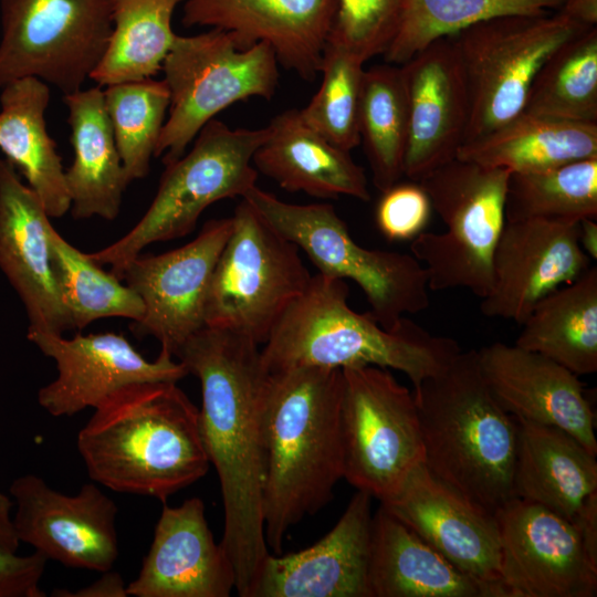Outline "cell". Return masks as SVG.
Listing matches in <instances>:
<instances>
[{"label": "cell", "instance_id": "obj_1", "mask_svg": "<svg viewBox=\"0 0 597 597\" xmlns=\"http://www.w3.org/2000/svg\"><path fill=\"white\" fill-rule=\"evenodd\" d=\"M201 387L199 428L218 474L224 511L221 545L235 572V590L249 597L270 549L263 523L264 410L271 373L260 345L205 326L176 353Z\"/></svg>", "mask_w": 597, "mask_h": 597}, {"label": "cell", "instance_id": "obj_2", "mask_svg": "<svg viewBox=\"0 0 597 597\" xmlns=\"http://www.w3.org/2000/svg\"><path fill=\"white\" fill-rule=\"evenodd\" d=\"M343 370L271 373L264 410V536L281 554L287 532L333 498L344 479Z\"/></svg>", "mask_w": 597, "mask_h": 597}, {"label": "cell", "instance_id": "obj_3", "mask_svg": "<svg viewBox=\"0 0 597 597\" xmlns=\"http://www.w3.org/2000/svg\"><path fill=\"white\" fill-rule=\"evenodd\" d=\"M76 446L93 481L163 503L203 478L210 467L199 409L176 381L139 383L115 391L94 408Z\"/></svg>", "mask_w": 597, "mask_h": 597}, {"label": "cell", "instance_id": "obj_4", "mask_svg": "<svg viewBox=\"0 0 597 597\" xmlns=\"http://www.w3.org/2000/svg\"><path fill=\"white\" fill-rule=\"evenodd\" d=\"M347 298L345 280L312 275L263 344L266 369L370 365L401 371L416 389L462 350L453 338L433 335L408 317L385 328L368 312L354 311Z\"/></svg>", "mask_w": 597, "mask_h": 597}, {"label": "cell", "instance_id": "obj_5", "mask_svg": "<svg viewBox=\"0 0 597 597\" xmlns=\"http://www.w3.org/2000/svg\"><path fill=\"white\" fill-rule=\"evenodd\" d=\"M413 395L425 465L491 513L513 499L517 426L485 384L478 352L461 350Z\"/></svg>", "mask_w": 597, "mask_h": 597}, {"label": "cell", "instance_id": "obj_6", "mask_svg": "<svg viewBox=\"0 0 597 597\" xmlns=\"http://www.w3.org/2000/svg\"><path fill=\"white\" fill-rule=\"evenodd\" d=\"M268 134V126L232 129L211 119L188 154L165 165L156 196L133 229L87 255L100 265H109L122 280L127 263L147 245L191 233L201 213L214 202L242 199L256 186L252 159Z\"/></svg>", "mask_w": 597, "mask_h": 597}, {"label": "cell", "instance_id": "obj_7", "mask_svg": "<svg viewBox=\"0 0 597 597\" xmlns=\"http://www.w3.org/2000/svg\"><path fill=\"white\" fill-rule=\"evenodd\" d=\"M245 199L276 231L303 251L318 273L350 280L364 292L369 314L385 328L429 306L428 276L411 254L357 243L331 203L296 205L253 187Z\"/></svg>", "mask_w": 597, "mask_h": 597}, {"label": "cell", "instance_id": "obj_8", "mask_svg": "<svg viewBox=\"0 0 597 597\" xmlns=\"http://www.w3.org/2000/svg\"><path fill=\"white\" fill-rule=\"evenodd\" d=\"M511 172L455 157L419 181L446 226L439 233L422 231L410 244L429 290L460 287L480 298L489 293Z\"/></svg>", "mask_w": 597, "mask_h": 597}, {"label": "cell", "instance_id": "obj_9", "mask_svg": "<svg viewBox=\"0 0 597 597\" xmlns=\"http://www.w3.org/2000/svg\"><path fill=\"white\" fill-rule=\"evenodd\" d=\"M170 104L154 157L165 165L181 157L201 128L230 105L250 97L271 100L279 86V62L264 41L240 49L231 32L176 36L165 57Z\"/></svg>", "mask_w": 597, "mask_h": 597}, {"label": "cell", "instance_id": "obj_10", "mask_svg": "<svg viewBox=\"0 0 597 597\" xmlns=\"http://www.w3.org/2000/svg\"><path fill=\"white\" fill-rule=\"evenodd\" d=\"M232 232L214 268L206 326L263 345L311 274L300 249L245 199L234 209Z\"/></svg>", "mask_w": 597, "mask_h": 597}, {"label": "cell", "instance_id": "obj_11", "mask_svg": "<svg viewBox=\"0 0 597 597\" xmlns=\"http://www.w3.org/2000/svg\"><path fill=\"white\" fill-rule=\"evenodd\" d=\"M586 29L557 12L498 17L451 35L470 98L463 144L522 113L532 82L547 57Z\"/></svg>", "mask_w": 597, "mask_h": 597}, {"label": "cell", "instance_id": "obj_12", "mask_svg": "<svg viewBox=\"0 0 597 597\" xmlns=\"http://www.w3.org/2000/svg\"><path fill=\"white\" fill-rule=\"evenodd\" d=\"M342 370L344 479L384 502L425 460L415 395L388 368Z\"/></svg>", "mask_w": 597, "mask_h": 597}, {"label": "cell", "instance_id": "obj_13", "mask_svg": "<svg viewBox=\"0 0 597 597\" xmlns=\"http://www.w3.org/2000/svg\"><path fill=\"white\" fill-rule=\"evenodd\" d=\"M0 87L36 77L82 90L113 30V0H0Z\"/></svg>", "mask_w": 597, "mask_h": 597}, {"label": "cell", "instance_id": "obj_14", "mask_svg": "<svg viewBox=\"0 0 597 597\" xmlns=\"http://www.w3.org/2000/svg\"><path fill=\"white\" fill-rule=\"evenodd\" d=\"M494 516L502 597H595L597 564L576 526L551 510L513 498Z\"/></svg>", "mask_w": 597, "mask_h": 597}, {"label": "cell", "instance_id": "obj_15", "mask_svg": "<svg viewBox=\"0 0 597 597\" xmlns=\"http://www.w3.org/2000/svg\"><path fill=\"white\" fill-rule=\"evenodd\" d=\"M232 217L207 221L185 245L156 255H137L122 281L142 300L144 315L133 322L136 336H153L174 357L206 326V305L212 274L232 232Z\"/></svg>", "mask_w": 597, "mask_h": 597}, {"label": "cell", "instance_id": "obj_16", "mask_svg": "<svg viewBox=\"0 0 597 597\" xmlns=\"http://www.w3.org/2000/svg\"><path fill=\"white\" fill-rule=\"evenodd\" d=\"M13 525L20 542L64 566L104 573L118 557L115 502L93 483L74 495L61 493L35 474L14 479Z\"/></svg>", "mask_w": 597, "mask_h": 597}, {"label": "cell", "instance_id": "obj_17", "mask_svg": "<svg viewBox=\"0 0 597 597\" xmlns=\"http://www.w3.org/2000/svg\"><path fill=\"white\" fill-rule=\"evenodd\" d=\"M43 355L55 362L57 376L38 391V402L54 417H71L96 408L115 391L139 383L178 381L189 373L180 360L160 349L148 360L121 334L113 332L64 338L27 333Z\"/></svg>", "mask_w": 597, "mask_h": 597}, {"label": "cell", "instance_id": "obj_18", "mask_svg": "<svg viewBox=\"0 0 597 597\" xmlns=\"http://www.w3.org/2000/svg\"><path fill=\"white\" fill-rule=\"evenodd\" d=\"M578 223L505 221L493 253L491 289L481 298L483 315L522 324L542 297L582 275L591 260L579 245Z\"/></svg>", "mask_w": 597, "mask_h": 597}, {"label": "cell", "instance_id": "obj_19", "mask_svg": "<svg viewBox=\"0 0 597 597\" xmlns=\"http://www.w3.org/2000/svg\"><path fill=\"white\" fill-rule=\"evenodd\" d=\"M380 504L467 575L502 597L500 536L494 513L437 478L425 463Z\"/></svg>", "mask_w": 597, "mask_h": 597}, {"label": "cell", "instance_id": "obj_20", "mask_svg": "<svg viewBox=\"0 0 597 597\" xmlns=\"http://www.w3.org/2000/svg\"><path fill=\"white\" fill-rule=\"evenodd\" d=\"M408 98L404 176L419 182L457 157L470 117L468 86L451 35L400 65Z\"/></svg>", "mask_w": 597, "mask_h": 597}, {"label": "cell", "instance_id": "obj_21", "mask_svg": "<svg viewBox=\"0 0 597 597\" xmlns=\"http://www.w3.org/2000/svg\"><path fill=\"white\" fill-rule=\"evenodd\" d=\"M50 219L39 196L0 158V270L24 305L28 333L62 335L73 324L53 269Z\"/></svg>", "mask_w": 597, "mask_h": 597}, {"label": "cell", "instance_id": "obj_22", "mask_svg": "<svg viewBox=\"0 0 597 597\" xmlns=\"http://www.w3.org/2000/svg\"><path fill=\"white\" fill-rule=\"evenodd\" d=\"M371 499L357 490L335 526L312 546L270 552L249 597H371Z\"/></svg>", "mask_w": 597, "mask_h": 597}, {"label": "cell", "instance_id": "obj_23", "mask_svg": "<svg viewBox=\"0 0 597 597\" xmlns=\"http://www.w3.org/2000/svg\"><path fill=\"white\" fill-rule=\"evenodd\" d=\"M337 10L338 0H186L181 23L231 32L240 49L268 42L279 64L312 81Z\"/></svg>", "mask_w": 597, "mask_h": 597}, {"label": "cell", "instance_id": "obj_24", "mask_svg": "<svg viewBox=\"0 0 597 597\" xmlns=\"http://www.w3.org/2000/svg\"><path fill=\"white\" fill-rule=\"evenodd\" d=\"M476 352L485 384L506 412L559 428L597 454L595 416L579 376L516 345L495 342Z\"/></svg>", "mask_w": 597, "mask_h": 597}, {"label": "cell", "instance_id": "obj_25", "mask_svg": "<svg viewBox=\"0 0 597 597\" xmlns=\"http://www.w3.org/2000/svg\"><path fill=\"white\" fill-rule=\"evenodd\" d=\"M235 589L233 563L216 543L205 504L190 498L164 502L154 538L138 576L126 586L134 597H229Z\"/></svg>", "mask_w": 597, "mask_h": 597}, {"label": "cell", "instance_id": "obj_26", "mask_svg": "<svg viewBox=\"0 0 597 597\" xmlns=\"http://www.w3.org/2000/svg\"><path fill=\"white\" fill-rule=\"evenodd\" d=\"M269 134L253 155V166L290 192L320 199L341 196L370 199L363 167L344 150L321 136L290 108L274 116Z\"/></svg>", "mask_w": 597, "mask_h": 597}, {"label": "cell", "instance_id": "obj_27", "mask_svg": "<svg viewBox=\"0 0 597 597\" xmlns=\"http://www.w3.org/2000/svg\"><path fill=\"white\" fill-rule=\"evenodd\" d=\"M368 579L371 597H498L381 504L373 514Z\"/></svg>", "mask_w": 597, "mask_h": 597}, {"label": "cell", "instance_id": "obj_28", "mask_svg": "<svg viewBox=\"0 0 597 597\" xmlns=\"http://www.w3.org/2000/svg\"><path fill=\"white\" fill-rule=\"evenodd\" d=\"M517 426L514 498L573 521L597 491L596 454L566 431L514 418Z\"/></svg>", "mask_w": 597, "mask_h": 597}, {"label": "cell", "instance_id": "obj_29", "mask_svg": "<svg viewBox=\"0 0 597 597\" xmlns=\"http://www.w3.org/2000/svg\"><path fill=\"white\" fill-rule=\"evenodd\" d=\"M73 161L65 182L74 219L101 217L114 220L129 185L100 86L66 94Z\"/></svg>", "mask_w": 597, "mask_h": 597}, {"label": "cell", "instance_id": "obj_30", "mask_svg": "<svg viewBox=\"0 0 597 597\" xmlns=\"http://www.w3.org/2000/svg\"><path fill=\"white\" fill-rule=\"evenodd\" d=\"M1 88L0 150L39 196L50 218L63 217L71 199L62 158L46 130L49 85L29 76Z\"/></svg>", "mask_w": 597, "mask_h": 597}, {"label": "cell", "instance_id": "obj_31", "mask_svg": "<svg viewBox=\"0 0 597 597\" xmlns=\"http://www.w3.org/2000/svg\"><path fill=\"white\" fill-rule=\"evenodd\" d=\"M597 157V123H582L522 112L486 135L463 144L457 158L537 171Z\"/></svg>", "mask_w": 597, "mask_h": 597}, {"label": "cell", "instance_id": "obj_32", "mask_svg": "<svg viewBox=\"0 0 597 597\" xmlns=\"http://www.w3.org/2000/svg\"><path fill=\"white\" fill-rule=\"evenodd\" d=\"M516 346L577 376L597 371V268L542 297L522 322Z\"/></svg>", "mask_w": 597, "mask_h": 597}, {"label": "cell", "instance_id": "obj_33", "mask_svg": "<svg viewBox=\"0 0 597 597\" xmlns=\"http://www.w3.org/2000/svg\"><path fill=\"white\" fill-rule=\"evenodd\" d=\"M182 0H113V30L90 78L98 86L156 75L177 34L172 14Z\"/></svg>", "mask_w": 597, "mask_h": 597}, {"label": "cell", "instance_id": "obj_34", "mask_svg": "<svg viewBox=\"0 0 597 597\" xmlns=\"http://www.w3.org/2000/svg\"><path fill=\"white\" fill-rule=\"evenodd\" d=\"M408 127V98L400 65L386 63L364 70L359 140L371 169L373 184L380 192L404 176Z\"/></svg>", "mask_w": 597, "mask_h": 597}, {"label": "cell", "instance_id": "obj_35", "mask_svg": "<svg viewBox=\"0 0 597 597\" xmlns=\"http://www.w3.org/2000/svg\"><path fill=\"white\" fill-rule=\"evenodd\" d=\"M524 112L597 123V28L558 46L535 75Z\"/></svg>", "mask_w": 597, "mask_h": 597}, {"label": "cell", "instance_id": "obj_36", "mask_svg": "<svg viewBox=\"0 0 597 597\" xmlns=\"http://www.w3.org/2000/svg\"><path fill=\"white\" fill-rule=\"evenodd\" d=\"M597 219V157L548 169L511 172L505 221Z\"/></svg>", "mask_w": 597, "mask_h": 597}, {"label": "cell", "instance_id": "obj_37", "mask_svg": "<svg viewBox=\"0 0 597 597\" xmlns=\"http://www.w3.org/2000/svg\"><path fill=\"white\" fill-rule=\"evenodd\" d=\"M565 0H405L396 36L383 54L401 65L434 40L478 22L505 15H542L559 10Z\"/></svg>", "mask_w": 597, "mask_h": 597}, {"label": "cell", "instance_id": "obj_38", "mask_svg": "<svg viewBox=\"0 0 597 597\" xmlns=\"http://www.w3.org/2000/svg\"><path fill=\"white\" fill-rule=\"evenodd\" d=\"M53 269L73 329H83L106 317L139 321L140 297L113 272H106L87 253L81 252L55 229L50 231Z\"/></svg>", "mask_w": 597, "mask_h": 597}, {"label": "cell", "instance_id": "obj_39", "mask_svg": "<svg viewBox=\"0 0 597 597\" xmlns=\"http://www.w3.org/2000/svg\"><path fill=\"white\" fill-rule=\"evenodd\" d=\"M104 101L128 182L145 178L166 122L170 94L151 77L106 86Z\"/></svg>", "mask_w": 597, "mask_h": 597}, {"label": "cell", "instance_id": "obj_40", "mask_svg": "<svg viewBox=\"0 0 597 597\" xmlns=\"http://www.w3.org/2000/svg\"><path fill=\"white\" fill-rule=\"evenodd\" d=\"M364 70L359 57L327 40L320 67L321 86L300 109L306 125L347 151L360 144L358 113Z\"/></svg>", "mask_w": 597, "mask_h": 597}, {"label": "cell", "instance_id": "obj_41", "mask_svg": "<svg viewBox=\"0 0 597 597\" xmlns=\"http://www.w3.org/2000/svg\"><path fill=\"white\" fill-rule=\"evenodd\" d=\"M405 0H338L329 41L364 63L384 54L400 25Z\"/></svg>", "mask_w": 597, "mask_h": 597}, {"label": "cell", "instance_id": "obj_42", "mask_svg": "<svg viewBox=\"0 0 597 597\" xmlns=\"http://www.w3.org/2000/svg\"><path fill=\"white\" fill-rule=\"evenodd\" d=\"M381 193L376 207V223L386 239L412 240L423 231L432 208L419 182H397Z\"/></svg>", "mask_w": 597, "mask_h": 597}, {"label": "cell", "instance_id": "obj_43", "mask_svg": "<svg viewBox=\"0 0 597 597\" xmlns=\"http://www.w3.org/2000/svg\"><path fill=\"white\" fill-rule=\"evenodd\" d=\"M46 558L33 552L20 556L0 547V597H44L40 588Z\"/></svg>", "mask_w": 597, "mask_h": 597}, {"label": "cell", "instance_id": "obj_44", "mask_svg": "<svg viewBox=\"0 0 597 597\" xmlns=\"http://www.w3.org/2000/svg\"><path fill=\"white\" fill-rule=\"evenodd\" d=\"M572 523L576 526L587 554L597 564V491L586 499Z\"/></svg>", "mask_w": 597, "mask_h": 597}, {"label": "cell", "instance_id": "obj_45", "mask_svg": "<svg viewBox=\"0 0 597 597\" xmlns=\"http://www.w3.org/2000/svg\"><path fill=\"white\" fill-rule=\"evenodd\" d=\"M52 596L57 597H127V590L118 573L107 570L92 584L75 590L54 589Z\"/></svg>", "mask_w": 597, "mask_h": 597}, {"label": "cell", "instance_id": "obj_46", "mask_svg": "<svg viewBox=\"0 0 597 597\" xmlns=\"http://www.w3.org/2000/svg\"><path fill=\"white\" fill-rule=\"evenodd\" d=\"M557 12L586 28L597 24V0H565Z\"/></svg>", "mask_w": 597, "mask_h": 597}, {"label": "cell", "instance_id": "obj_47", "mask_svg": "<svg viewBox=\"0 0 597 597\" xmlns=\"http://www.w3.org/2000/svg\"><path fill=\"white\" fill-rule=\"evenodd\" d=\"M12 504V501L0 492V547L15 553L20 541L15 533L13 519L11 517Z\"/></svg>", "mask_w": 597, "mask_h": 597}, {"label": "cell", "instance_id": "obj_48", "mask_svg": "<svg viewBox=\"0 0 597 597\" xmlns=\"http://www.w3.org/2000/svg\"><path fill=\"white\" fill-rule=\"evenodd\" d=\"M578 241L590 260L597 259V222L596 219H584L578 223Z\"/></svg>", "mask_w": 597, "mask_h": 597}]
</instances>
